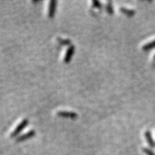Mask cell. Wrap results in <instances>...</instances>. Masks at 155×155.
<instances>
[{"instance_id": "6da1fadb", "label": "cell", "mask_w": 155, "mask_h": 155, "mask_svg": "<svg viewBox=\"0 0 155 155\" xmlns=\"http://www.w3.org/2000/svg\"><path fill=\"white\" fill-rule=\"evenodd\" d=\"M28 124H29V120H28L27 119H24V120H22L17 125V127H15V128L13 130L11 134H10V137H15L17 135H18L19 133L22 131L23 129L25 127V126H26Z\"/></svg>"}, {"instance_id": "7a4b0ae2", "label": "cell", "mask_w": 155, "mask_h": 155, "mask_svg": "<svg viewBox=\"0 0 155 155\" xmlns=\"http://www.w3.org/2000/svg\"><path fill=\"white\" fill-rule=\"evenodd\" d=\"M57 116H60V117H63V118H71L74 119L78 117V114L74 112H71V111H65L62 110L57 112Z\"/></svg>"}, {"instance_id": "3957f363", "label": "cell", "mask_w": 155, "mask_h": 155, "mask_svg": "<svg viewBox=\"0 0 155 155\" xmlns=\"http://www.w3.org/2000/svg\"><path fill=\"white\" fill-rule=\"evenodd\" d=\"M74 53V47L73 45H71V46L68 48L65 54H64V56H63V61H64V63L70 62L71 59L73 56Z\"/></svg>"}, {"instance_id": "277c9868", "label": "cell", "mask_w": 155, "mask_h": 155, "mask_svg": "<svg viewBox=\"0 0 155 155\" xmlns=\"http://www.w3.org/2000/svg\"><path fill=\"white\" fill-rule=\"evenodd\" d=\"M55 9H56V1H50L48 10V16L49 18H53L55 15Z\"/></svg>"}, {"instance_id": "5b68a950", "label": "cell", "mask_w": 155, "mask_h": 155, "mask_svg": "<svg viewBox=\"0 0 155 155\" xmlns=\"http://www.w3.org/2000/svg\"><path fill=\"white\" fill-rule=\"evenodd\" d=\"M34 135H35V131H33V130H30V131H29L28 132L25 133V134H23V135L18 137L17 142H22V141L26 140V139H29V138L34 136Z\"/></svg>"}, {"instance_id": "8992f818", "label": "cell", "mask_w": 155, "mask_h": 155, "mask_svg": "<svg viewBox=\"0 0 155 155\" xmlns=\"http://www.w3.org/2000/svg\"><path fill=\"white\" fill-rule=\"evenodd\" d=\"M120 10L123 14H124L125 15H127V16L128 17L133 16V15L135 14V10H132V9L127 8V7H120Z\"/></svg>"}, {"instance_id": "52a82bcc", "label": "cell", "mask_w": 155, "mask_h": 155, "mask_svg": "<svg viewBox=\"0 0 155 155\" xmlns=\"http://www.w3.org/2000/svg\"><path fill=\"white\" fill-rule=\"evenodd\" d=\"M145 137H146V139H147V143H149L150 146L152 147H154L155 143H153V139H152V136H151L150 131H145Z\"/></svg>"}, {"instance_id": "ba28073f", "label": "cell", "mask_w": 155, "mask_h": 155, "mask_svg": "<svg viewBox=\"0 0 155 155\" xmlns=\"http://www.w3.org/2000/svg\"><path fill=\"white\" fill-rule=\"evenodd\" d=\"M153 48H155V39H153V40H152V41L146 43L145 45H143V47H142V48L146 51V50H149V49Z\"/></svg>"}, {"instance_id": "9c48e42d", "label": "cell", "mask_w": 155, "mask_h": 155, "mask_svg": "<svg viewBox=\"0 0 155 155\" xmlns=\"http://www.w3.org/2000/svg\"><path fill=\"white\" fill-rule=\"evenodd\" d=\"M106 10L108 14H109V15H112V13H113V8H112V2H107Z\"/></svg>"}, {"instance_id": "30bf717a", "label": "cell", "mask_w": 155, "mask_h": 155, "mask_svg": "<svg viewBox=\"0 0 155 155\" xmlns=\"http://www.w3.org/2000/svg\"><path fill=\"white\" fill-rule=\"evenodd\" d=\"M58 41L59 42H60V43L62 44V45H67V44H70L71 43V41H70V40H68V39H62L61 37H59V38L57 39Z\"/></svg>"}, {"instance_id": "8fae6325", "label": "cell", "mask_w": 155, "mask_h": 155, "mask_svg": "<svg viewBox=\"0 0 155 155\" xmlns=\"http://www.w3.org/2000/svg\"><path fill=\"white\" fill-rule=\"evenodd\" d=\"M143 151H144V153H147V155H155L154 153L152 152L150 149H147V148H143Z\"/></svg>"}, {"instance_id": "7c38bea8", "label": "cell", "mask_w": 155, "mask_h": 155, "mask_svg": "<svg viewBox=\"0 0 155 155\" xmlns=\"http://www.w3.org/2000/svg\"><path fill=\"white\" fill-rule=\"evenodd\" d=\"M93 5H94V7H97V8H101V3L98 1H93L92 2Z\"/></svg>"}, {"instance_id": "4fadbf2b", "label": "cell", "mask_w": 155, "mask_h": 155, "mask_svg": "<svg viewBox=\"0 0 155 155\" xmlns=\"http://www.w3.org/2000/svg\"><path fill=\"white\" fill-rule=\"evenodd\" d=\"M153 59H155V55H153Z\"/></svg>"}]
</instances>
